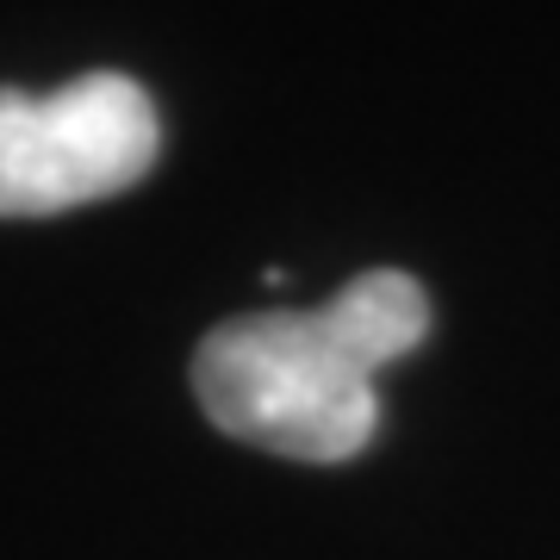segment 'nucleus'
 Masks as SVG:
<instances>
[{
	"instance_id": "2",
	"label": "nucleus",
	"mask_w": 560,
	"mask_h": 560,
	"mask_svg": "<svg viewBox=\"0 0 560 560\" xmlns=\"http://www.w3.org/2000/svg\"><path fill=\"white\" fill-rule=\"evenodd\" d=\"M156 143V106L119 69H94L50 94L0 88V219H44L125 194L150 175Z\"/></svg>"
},
{
	"instance_id": "1",
	"label": "nucleus",
	"mask_w": 560,
	"mask_h": 560,
	"mask_svg": "<svg viewBox=\"0 0 560 560\" xmlns=\"http://www.w3.org/2000/svg\"><path fill=\"white\" fill-rule=\"evenodd\" d=\"M430 293L405 268H368L305 312H243L194 349V399L224 436L287 460H349L381 430L386 361L430 337Z\"/></svg>"
}]
</instances>
